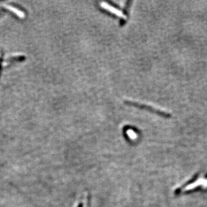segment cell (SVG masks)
<instances>
[{
    "label": "cell",
    "mask_w": 207,
    "mask_h": 207,
    "mask_svg": "<svg viewBox=\"0 0 207 207\" xmlns=\"http://www.w3.org/2000/svg\"><path fill=\"white\" fill-rule=\"evenodd\" d=\"M78 207H83L82 204V203L79 204V205H78Z\"/></svg>",
    "instance_id": "cell-2"
},
{
    "label": "cell",
    "mask_w": 207,
    "mask_h": 207,
    "mask_svg": "<svg viewBox=\"0 0 207 207\" xmlns=\"http://www.w3.org/2000/svg\"><path fill=\"white\" fill-rule=\"evenodd\" d=\"M100 6L104 8V9L110 12V13H114V14L116 15L119 17H121L123 19H126L125 15L121 10H118L117 9L114 8L112 6H111L110 5H109L108 3H106L105 2H102V3H100Z\"/></svg>",
    "instance_id": "cell-1"
}]
</instances>
